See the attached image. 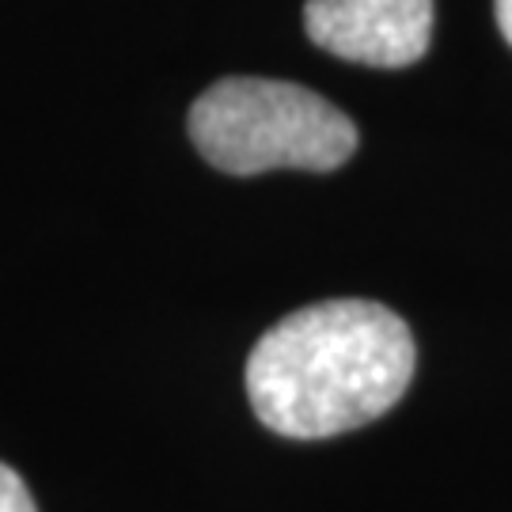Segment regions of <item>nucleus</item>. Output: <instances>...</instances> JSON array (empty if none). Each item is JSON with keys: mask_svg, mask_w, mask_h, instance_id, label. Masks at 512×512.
<instances>
[{"mask_svg": "<svg viewBox=\"0 0 512 512\" xmlns=\"http://www.w3.org/2000/svg\"><path fill=\"white\" fill-rule=\"evenodd\" d=\"M494 8H497V27H501L505 42L512 46V0H494Z\"/></svg>", "mask_w": 512, "mask_h": 512, "instance_id": "obj_5", "label": "nucleus"}, {"mask_svg": "<svg viewBox=\"0 0 512 512\" xmlns=\"http://www.w3.org/2000/svg\"><path fill=\"white\" fill-rule=\"evenodd\" d=\"M414 376V338L376 300H323L285 315L247 357V399L281 437L323 440L387 414Z\"/></svg>", "mask_w": 512, "mask_h": 512, "instance_id": "obj_1", "label": "nucleus"}, {"mask_svg": "<svg viewBox=\"0 0 512 512\" xmlns=\"http://www.w3.org/2000/svg\"><path fill=\"white\" fill-rule=\"evenodd\" d=\"M190 141L224 175L334 171L357 152L353 118L304 84L228 76L190 107Z\"/></svg>", "mask_w": 512, "mask_h": 512, "instance_id": "obj_2", "label": "nucleus"}, {"mask_svg": "<svg viewBox=\"0 0 512 512\" xmlns=\"http://www.w3.org/2000/svg\"><path fill=\"white\" fill-rule=\"evenodd\" d=\"M0 512H38L27 482L8 463H0Z\"/></svg>", "mask_w": 512, "mask_h": 512, "instance_id": "obj_4", "label": "nucleus"}, {"mask_svg": "<svg viewBox=\"0 0 512 512\" xmlns=\"http://www.w3.org/2000/svg\"><path fill=\"white\" fill-rule=\"evenodd\" d=\"M304 31L342 61L406 69L429 50L433 0H308Z\"/></svg>", "mask_w": 512, "mask_h": 512, "instance_id": "obj_3", "label": "nucleus"}]
</instances>
